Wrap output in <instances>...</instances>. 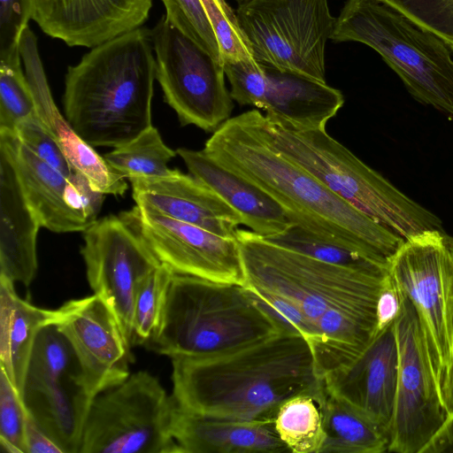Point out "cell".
I'll use <instances>...</instances> for the list:
<instances>
[{
    "instance_id": "6da1fadb",
    "label": "cell",
    "mask_w": 453,
    "mask_h": 453,
    "mask_svg": "<svg viewBox=\"0 0 453 453\" xmlns=\"http://www.w3.org/2000/svg\"><path fill=\"white\" fill-rule=\"evenodd\" d=\"M203 150L266 192L293 224L381 268L404 241L273 149L260 133L253 110L224 122Z\"/></svg>"
},
{
    "instance_id": "7a4b0ae2",
    "label": "cell",
    "mask_w": 453,
    "mask_h": 453,
    "mask_svg": "<svg viewBox=\"0 0 453 453\" xmlns=\"http://www.w3.org/2000/svg\"><path fill=\"white\" fill-rule=\"evenodd\" d=\"M171 359L176 403L207 417L274 421L289 398L324 388L310 344L287 331L219 355Z\"/></svg>"
},
{
    "instance_id": "3957f363",
    "label": "cell",
    "mask_w": 453,
    "mask_h": 453,
    "mask_svg": "<svg viewBox=\"0 0 453 453\" xmlns=\"http://www.w3.org/2000/svg\"><path fill=\"white\" fill-rule=\"evenodd\" d=\"M151 32L138 27L87 52L65 78L66 120L93 147H119L151 125L156 58Z\"/></svg>"
},
{
    "instance_id": "277c9868",
    "label": "cell",
    "mask_w": 453,
    "mask_h": 453,
    "mask_svg": "<svg viewBox=\"0 0 453 453\" xmlns=\"http://www.w3.org/2000/svg\"><path fill=\"white\" fill-rule=\"evenodd\" d=\"M253 111L260 133L273 149L380 225L403 239L427 230L448 234L437 215L365 165L326 129L299 128Z\"/></svg>"
},
{
    "instance_id": "5b68a950",
    "label": "cell",
    "mask_w": 453,
    "mask_h": 453,
    "mask_svg": "<svg viewBox=\"0 0 453 453\" xmlns=\"http://www.w3.org/2000/svg\"><path fill=\"white\" fill-rule=\"evenodd\" d=\"M282 331L244 285L174 273L147 342L171 358L219 355Z\"/></svg>"
},
{
    "instance_id": "8992f818",
    "label": "cell",
    "mask_w": 453,
    "mask_h": 453,
    "mask_svg": "<svg viewBox=\"0 0 453 453\" xmlns=\"http://www.w3.org/2000/svg\"><path fill=\"white\" fill-rule=\"evenodd\" d=\"M330 39L371 47L416 101L453 120V59L432 32L381 0H348Z\"/></svg>"
},
{
    "instance_id": "52a82bcc",
    "label": "cell",
    "mask_w": 453,
    "mask_h": 453,
    "mask_svg": "<svg viewBox=\"0 0 453 453\" xmlns=\"http://www.w3.org/2000/svg\"><path fill=\"white\" fill-rule=\"evenodd\" d=\"M235 238L244 285L291 302L312 332L326 311L344 303L377 300L385 284V269H354L323 262L273 244L252 231L238 229Z\"/></svg>"
},
{
    "instance_id": "ba28073f",
    "label": "cell",
    "mask_w": 453,
    "mask_h": 453,
    "mask_svg": "<svg viewBox=\"0 0 453 453\" xmlns=\"http://www.w3.org/2000/svg\"><path fill=\"white\" fill-rule=\"evenodd\" d=\"M176 402L146 371L97 395L79 453H180L170 433Z\"/></svg>"
},
{
    "instance_id": "9c48e42d",
    "label": "cell",
    "mask_w": 453,
    "mask_h": 453,
    "mask_svg": "<svg viewBox=\"0 0 453 453\" xmlns=\"http://www.w3.org/2000/svg\"><path fill=\"white\" fill-rule=\"evenodd\" d=\"M385 271L418 314L441 390L453 360V236L427 230L404 239Z\"/></svg>"
},
{
    "instance_id": "30bf717a",
    "label": "cell",
    "mask_w": 453,
    "mask_h": 453,
    "mask_svg": "<svg viewBox=\"0 0 453 453\" xmlns=\"http://www.w3.org/2000/svg\"><path fill=\"white\" fill-rule=\"evenodd\" d=\"M74 350L57 324L38 332L21 399L40 428L63 450L79 453L94 400Z\"/></svg>"
},
{
    "instance_id": "8fae6325",
    "label": "cell",
    "mask_w": 453,
    "mask_h": 453,
    "mask_svg": "<svg viewBox=\"0 0 453 453\" xmlns=\"http://www.w3.org/2000/svg\"><path fill=\"white\" fill-rule=\"evenodd\" d=\"M260 65L325 80V47L336 18L327 0H245L235 11Z\"/></svg>"
},
{
    "instance_id": "7c38bea8",
    "label": "cell",
    "mask_w": 453,
    "mask_h": 453,
    "mask_svg": "<svg viewBox=\"0 0 453 453\" xmlns=\"http://www.w3.org/2000/svg\"><path fill=\"white\" fill-rule=\"evenodd\" d=\"M150 32L156 79L165 101L174 110L181 125L215 132L230 119L234 109L222 61L214 58L165 17Z\"/></svg>"
},
{
    "instance_id": "4fadbf2b",
    "label": "cell",
    "mask_w": 453,
    "mask_h": 453,
    "mask_svg": "<svg viewBox=\"0 0 453 453\" xmlns=\"http://www.w3.org/2000/svg\"><path fill=\"white\" fill-rule=\"evenodd\" d=\"M397 294L398 378L388 452L423 453L449 415L418 314L409 299Z\"/></svg>"
},
{
    "instance_id": "5bb4252c",
    "label": "cell",
    "mask_w": 453,
    "mask_h": 453,
    "mask_svg": "<svg viewBox=\"0 0 453 453\" xmlns=\"http://www.w3.org/2000/svg\"><path fill=\"white\" fill-rule=\"evenodd\" d=\"M83 257L94 294L114 313L129 344L137 288L161 263L120 216L97 219L84 231Z\"/></svg>"
},
{
    "instance_id": "9a60e30c",
    "label": "cell",
    "mask_w": 453,
    "mask_h": 453,
    "mask_svg": "<svg viewBox=\"0 0 453 453\" xmlns=\"http://www.w3.org/2000/svg\"><path fill=\"white\" fill-rule=\"evenodd\" d=\"M175 273L244 285L236 238H226L138 205L119 215Z\"/></svg>"
},
{
    "instance_id": "2e32d148",
    "label": "cell",
    "mask_w": 453,
    "mask_h": 453,
    "mask_svg": "<svg viewBox=\"0 0 453 453\" xmlns=\"http://www.w3.org/2000/svg\"><path fill=\"white\" fill-rule=\"evenodd\" d=\"M59 310L57 326L74 350L89 393L96 397L123 382L130 375V344L104 300L94 294Z\"/></svg>"
},
{
    "instance_id": "e0dca14e",
    "label": "cell",
    "mask_w": 453,
    "mask_h": 453,
    "mask_svg": "<svg viewBox=\"0 0 453 453\" xmlns=\"http://www.w3.org/2000/svg\"><path fill=\"white\" fill-rule=\"evenodd\" d=\"M152 0H35L32 19L69 46L96 47L141 27Z\"/></svg>"
},
{
    "instance_id": "ac0fdd59",
    "label": "cell",
    "mask_w": 453,
    "mask_h": 453,
    "mask_svg": "<svg viewBox=\"0 0 453 453\" xmlns=\"http://www.w3.org/2000/svg\"><path fill=\"white\" fill-rule=\"evenodd\" d=\"M397 378L398 348L394 321L379 330L354 361L322 380L330 394L365 413L389 434Z\"/></svg>"
},
{
    "instance_id": "d6986e66",
    "label": "cell",
    "mask_w": 453,
    "mask_h": 453,
    "mask_svg": "<svg viewBox=\"0 0 453 453\" xmlns=\"http://www.w3.org/2000/svg\"><path fill=\"white\" fill-rule=\"evenodd\" d=\"M133 198L172 219L226 238H235L241 217L211 188L192 174L176 170L165 177L129 180Z\"/></svg>"
},
{
    "instance_id": "ffe728a7",
    "label": "cell",
    "mask_w": 453,
    "mask_h": 453,
    "mask_svg": "<svg viewBox=\"0 0 453 453\" xmlns=\"http://www.w3.org/2000/svg\"><path fill=\"white\" fill-rule=\"evenodd\" d=\"M0 150L9 157L41 226L55 233L84 232L90 226L67 203L68 180L24 145L14 131L0 129Z\"/></svg>"
},
{
    "instance_id": "44dd1931",
    "label": "cell",
    "mask_w": 453,
    "mask_h": 453,
    "mask_svg": "<svg viewBox=\"0 0 453 453\" xmlns=\"http://www.w3.org/2000/svg\"><path fill=\"white\" fill-rule=\"evenodd\" d=\"M188 172L211 188L250 231L267 237L293 223L283 208L262 188L216 161L203 150L179 148Z\"/></svg>"
},
{
    "instance_id": "7402d4cb",
    "label": "cell",
    "mask_w": 453,
    "mask_h": 453,
    "mask_svg": "<svg viewBox=\"0 0 453 453\" xmlns=\"http://www.w3.org/2000/svg\"><path fill=\"white\" fill-rule=\"evenodd\" d=\"M170 433L180 453H258L288 451L274 421L244 422L173 409Z\"/></svg>"
},
{
    "instance_id": "603a6c76",
    "label": "cell",
    "mask_w": 453,
    "mask_h": 453,
    "mask_svg": "<svg viewBox=\"0 0 453 453\" xmlns=\"http://www.w3.org/2000/svg\"><path fill=\"white\" fill-rule=\"evenodd\" d=\"M40 227L9 157L0 150V276L30 285L37 271Z\"/></svg>"
},
{
    "instance_id": "cb8c5ba5",
    "label": "cell",
    "mask_w": 453,
    "mask_h": 453,
    "mask_svg": "<svg viewBox=\"0 0 453 453\" xmlns=\"http://www.w3.org/2000/svg\"><path fill=\"white\" fill-rule=\"evenodd\" d=\"M378 300L334 307L316 322L309 344L319 379L350 364L372 342L378 331Z\"/></svg>"
},
{
    "instance_id": "d4e9b609",
    "label": "cell",
    "mask_w": 453,
    "mask_h": 453,
    "mask_svg": "<svg viewBox=\"0 0 453 453\" xmlns=\"http://www.w3.org/2000/svg\"><path fill=\"white\" fill-rule=\"evenodd\" d=\"M266 77L263 111L303 129H326L344 104L342 92L306 75L261 65Z\"/></svg>"
},
{
    "instance_id": "484cf974",
    "label": "cell",
    "mask_w": 453,
    "mask_h": 453,
    "mask_svg": "<svg viewBox=\"0 0 453 453\" xmlns=\"http://www.w3.org/2000/svg\"><path fill=\"white\" fill-rule=\"evenodd\" d=\"M60 319L59 309H42L21 299L14 282L0 276V366L20 397L38 332Z\"/></svg>"
},
{
    "instance_id": "4316f807",
    "label": "cell",
    "mask_w": 453,
    "mask_h": 453,
    "mask_svg": "<svg viewBox=\"0 0 453 453\" xmlns=\"http://www.w3.org/2000/svg\"><path fill=\"white\" fill-rule=\"evenodd\" d=\"M319 402L325 434L319 453L388 452V430L365 413L330 394L326 387Z\"/></svg>"
},
{
    "instance_id": "83f0119b",
    "label": "cell",
    "mask_w": 453,
    "mask_h": 453,
    "mask_svg": "<svg viewBox=\"0 0 453 453\" xmlns=\"http://www.w3.org/2000/svg\"><path fill=\"white\" fill-rule=\"evenodd\" d=\"M50 129L73 170L82 174L95 191L104 195H124L127 189V178L78 135L59 111L53 116Z\"/></svg>"
},
{
    "instance_id": "f1b7e54d",
    "label": "cell",
    "mask_w": 453,
    "mask_h": 453,
    "mask_svg": "<svg viewBox=\"0 0 453 453\" xmlns=\"http://www.w3.org/2000/svg\"><path fill=\"white\" fill-rule=\"evenodd\" d=\"M319 394L295 395L281 404L274 418L275 430L288 451L319 453L324 429Z\"/></svg>"
},
{
    "instance_id": "f546056e",
    "label": "cell",
    "mask_w": 453,
    "mask_h": 453,
    "mask_svg": "<svg viewBox=\"0 0 453 453\" xmlns=\"http://www.w3.org/2000/svg\"><path fill=\"white\" fill-rule=\"evenodd\" d=\"M177 154L163 141L158 130L150 126L130 142L105 154L106 161L128 180L138 177H165L176 169L168 162Z\"/></svg>"
},
{
    "instance_id": "4dcf8cb0",
    "label": "cell",
    "mask_w": 453,
    "mask_h": 453,
    "mask_svg": "<svg viewBox=\"0 0 453 453\" xmlns=\"http://www.w3.org/2000/svg\"><path fill=\"white\" fill-rule=\"evenodd\" d=\"M21 62L19 44L0 50V129L14 131L22 120L38 115Z\"/></svg>"
},
{
    "instance_id": "1f68e13d",
    "label": "cell",
    "mask_w": 453,
    "mask_h": 453,
    "mask_svg": "<svg viewBox=\"0 0 453 453\" xmlns=\"http://www.w3.org/2000/svg\"><path fill=\"white\" fill-rule=\"evenodd\" d=\"M174 273L161 263L139 284L134 304L133 343H147L157 331Z\"/></svg>"
},
{
    "instance_id": "d6a6232c",
    "label": "cell",
    "mask_w": 453,
    "mask_h": 453,
    "mask_svg": "<svg viewBox=\"0 0 453 453\" xmlns=\"http://www.w3.org/2000/svg\"><path fill=\"white\" fill-rule=\"evenodd\" d=\"M262 238L281 248L329 264L362 270L385 269L296 224L280 234Z\"/></svg>"
},
{
    "instance_id": "836d02e7",
    "label": "cell",
    "mask_w": 453,
    "mask_h": 453,
    "mask_svg": "<svg viewBox=\"0 0 453 453\" xmlns=\"http://www.w3.org/2000/svg\"><path fill=\"white\" fill-rule=\"evenodd\" d=\"M216 36L221 59H254L238 21L236 12L226 0H201Z\"/></svg>"
},
{
    "instance_id": "e575fe53",
    "label": "cell",
    "mask_w": 453,
    "mask_h": 453,
    "mask_svg": "<svg viewBox=\"0 0 453 453\" xmlns=\"http://www.w3.org/2000/svg\"><path fill=\"white\" fill-rule=\"evenodd\" d=\"M165 19L214 58L222 61L219 44L201 0H161Z\"/></svg>"
},
{
    "instance_id": "d590c367",
    "label": "cell",
    "mask_w": 453,
    "mask_h": 453,
    "mask_svg": "<svg viewBox=\"0 0 453 453\" xmlns=\"http://www.w3.org/2000/svg\"><path fill=\"white\" fill-rule=\"evenodd\" d=\"M27 411L5 372H0V446L7 453H26Z\"/></svg>"
},
{
    "instance_id": "8d00e7d4",
    "label": "cell",
    "mask_w": 453,
    "mask_h": 453,
    "mask_svg": "<svg viewBox=\"0 0 453 453\" xmlns=\"http://www.w3.org/2000/svg\"><path fill=\"white\" fill-rule=\"evenodd\" d=\"M432 32L453 50V0H381Z\"/></svg>"
},
{
    "instance_id": "74e56055",
    "label": "cell",
    "mask_w": 453,
    "mask_h": 453,
    "mask_svg": "<svg viewBox=\"0 0 453 453\" xmlns=\"http://www.w3.org/2000/svg\"><path fill=\"white\" fill-rule=\"evenodd\" d=\"M14 132L24 145L67 180L74 173L57 136L38 115L22 120Z\"/></svg>"
},
{
    "instance_id": "f35d334b",
    "label": "cell",
    "mask_w": 453,
    "mask_h": 453,
    "mask_svg": "<svg viewBox=\"0 0 453 453\" xmlns=\"http://www.w3.org/2000/svg\"><path fill=\"white\" fill-rule=\"evenodd\" d=\"M222 64L231 84L233 100L241 105H252L263 110L266 77L262 65L255 59H225Z\"/></svg>"
},
{
    "instance_id": "ab89813d",
    "label": "cell",
    "mask_w": 453,
    "mask_h": 453,
    "mask_svg": "<svg viewBox=\"0 0 453 453\" xmlns=\"http://www.w3.org/2000/svg\"><path fill=\"white\" fill-rule=\"evenodd\" d=\"M244 286L282 331L300 334L306 339L308 343L311 342V326L299 309L291 302L266 290L248 285Z\"/></svg>"
},
{
    "instance_id": "60d3db41",
    "label": "cell",
    "mask_w": 453,
    "mask_h": 453,
    "mask_svg": "<svg viewBox=\"0 0 453 453\" xmlns=\"http://www.w3.org/2000/svg\"><path fill=\"white\" fill-rule=\"evenodd\" d=\"M34 4L35 0H0V50L19 43Z\"/></svg>"
},
{
    "instance_id": "b9f144b4",
    "label": "cell",
    "mask_w": 453,
    "mask_h": 453,
    "mask_svg": "<svg viewBox=\"0 0 453 453\" xmlns=\"http://www.w3.org/2000/svg\"><path fill=\"white\" fill-rule=\"evenodd\" d=\"M104 194L95 191L88 180L75 173L68 179L66 200L70 206L81 213L91 226L97 220Z\"/></svg>"
},
{
    "instance_id": "7bdbcfd3",
    "label": "cell",
    "mask_w": 453,
    "mask_h": 453,
    "mask_svg": "<svg viewBox=\"0 0 453 453\" xmlns=\"http://www.w3.org/2000/svg\"><path fill=\"white\" fill-rule=\"evenodd\" d=\"M399 307V296L386 273L385 284L377 304L378 331L395 321Z\"/></svg>"
},
{
    "instance_id": "ee69618b",
    "label": "cell",
    "mask_w": 453,
    "mask_h": 453,
    "mask_svg": "<svg viewBox=\"0 0 453 453\" xmlns=\"http://www.w3.org/2000/svg\"><path fill=\"white\" fill-rule=\"evenodd\" d=\"M25 442L26 453H63L29 414L26 422Z\"/></svg>"
},
{
    "instance_id": "f6af8a7d",
    "label": "cell",
    "mask_w": 453,
    "mask_h": 453,
    "mask_svg": "<svg viewBox=\"0 0 453 453\" xmlns=\"http://www.w3.org/2000/svg\"><path fill=\"white\" fill-rule=\"evenodd\" d=\"M453 452V415L431 440L423 453Z\"/></svg>"
},
{
    "instance_id": "bcb514c9",
    "label": "cell",
    "mask_w": 453,
    "mask_h": 453,
    "mask_svg": "<svg viewBox=\"0 0 453 453\" xmlns=\"http://www.w3.org/2000/svg\"><path fill=\"white\" fill-rule=\"evenodd\" d=\"M441 396L449 415H453V360L441 383Z\"/></svg>"
},
{
    "instance_id": "7dc6e473",
    "label": "cell",
    "mask_w": 453,
    "mask_h": 453,
    "mask_svg": "<svg viewBox=\"0 0 453 453\" xmlns=\"http://www.w3.org/2000/svg\"><path fill=\"white\" fill-rule=\"evenodd\" d=\"M236 1H237L238 3H241V2L245 1V0H236Z\"/></svg>"
}]
</instances>
